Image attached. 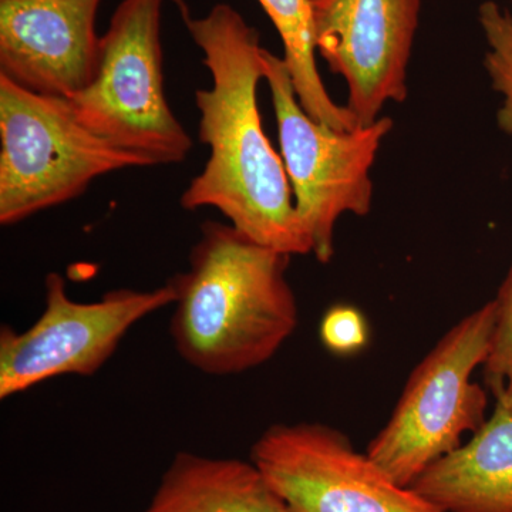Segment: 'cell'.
Segmentation results:
<instances>
[{"mask_svg": "<svg viewBox=\"0 0 512 512\" xmlns=\"http://www.w3.org/2000/svg\"><path fill=\"white\" fill-rule=\"evenodd\" d=\"M251 461L293 512H443L318 421L274 424Z\"/></svg>", "mask_w": 512, "mask_h": 512, "instance_id": "8", "label": "cell"}, {"mask_svg": "<svg viewBox=\"0 0 512 512\" xmlns=\"http://www.w3.org/2000/svg\"><path fill=\"white\" fill-rule=\"evenodd\" d=\"M495 326L485 360L484 382L495 400L512 404V264L493 299Z\"/></svg>", "mask_w": 512, "mask_h": 512, "instance_id": "15", "label": "cell"}, {"mask_svg": "<svg viewBox=\"0 0 512 512\" xmlns=\"http://www.w3.org/2000/svg\"><path fill=\"white\" fill-rule=\"evenodd\" d=\"M143 512H293L259 468L238 458L175 454Z\"/></svg>", "mask_w": 512, "mask_h": 512, "instance_id": "12", "label": "cell"}, {"mask_svg": "<svg viewBox=\"0 0 512 512\" xmlns=\"http://www.w3.org/2000/svg\"><path fill=\"white\" fill-rule=\"evenodd\" d=\"M164 2L123 0L100 37L92 82L67 99L84 127L148 167L183 163L194 146L165 96Z\"/></svg>", "mask_w": 512, "mask_h": 512, "instance_id": "4", "label": "cell"}, {"mask_svg": "<svg viewBox=\"0 0 512 512\" xmlns=\"http://www.w3.org/2000/svg\"><path fill=\"white\" fill-rule=\"evenodd\" d=\"M289 261L232 225L202 224L187 271L170 279L177 292L170 333L181 359L210 376L269 362L298 326Z\"/></svg>", "mask_w": 512, "mask_h": 512, "instance_id": "2", "label": "cell"}, {"mask_svg": "<svg viewBox=\"0 0 512 512\" xmlns=\"http://www.w3.org/2000/svg\"><path fill=\"white\" fill-rule=\"evenodd\" d=\"M274 23L284 45V60L291 73L299 103L323 126L338 131L359 126L346 106L330 97L316 64L311 0H258Z\"/></svg>", "mask_w": 512, "mask_h": 512, "instance_id": "13", "label": "cell"}, {"mask_svg": "<svg viewBox=\"0 0 512 512\" xmlns=\"http://www.w3.org/2000/svg\"><path fill=\"white\" fill-rule=\"evenodd\" d=\"M478 22L488 46L484 69L494 92L501 96L497 124L512 137V13L487 0L478 9Z\"/></svg>", "mask_w": 512, "mask_h": 512, "instance_id": "14", "label": "cell"}, {"mask_svg": "<svg viewBox=\"0 0 512 512\" xmlns=\"http://www.w3.org/2000/svg\"><path fill=\"white\" fill-rule=\"evenodd\" d=\"M495 326L493 299L458 320L414 367L367 456L397 483L412 487L426 468L487 421V392L471 380L484 366Z\"/></svg>", "mask_w": 512, "mask_h": 512, "instance_id": "3", "label": "cell"}, {"mask_svg": "<svg viewBox=\"0 0 512 512\" xmlns=\"http://www.w3.org/2000/svg\"><path fill=\"white\" fill-rule=\"evenodd\" d=\"M412 488L443 512H512V404L495 400L484 426Z\"/></svg>", "mask_w": 512, "mask_h": 512, "instance_id": "11", "label": "cell"}, {"mask_svg": "<svg viewBox=\"0 0 512 512\" xmlns=\"http://www.w3.org/2000/svg\"><path fill=\"white\" fill-rule=\"evenodd\" d=\"M0 224H19L87 191L101 175L148 167L83 126L66 97L0 76Z\"/></svg>", "mask_w": 512, "mask_h": 512, "instance_id": "5", "label": "cell"}, {"mask_svg": "<svg viewBox=\"0 0 512 512\" xmlns=\"http://www.w3.org/2000/svg\"><path fill=\"white\" fill-rule=\"evenodd\" d=\"M311 12L316 52L345 80L359 126L407 99L420 0H311Z\"/></svg>", "mask_w": 512, "mask_h": 512, "instance_id": "9", "label": "cell"}, {"mask_svg": "<svg viewBox=\"0 0 512 512\" xmlns=\"http://www.w3.org/2000/svg\"><path fill=\"white\" fill-rule=\"evenodd\" d=\"M101 0H0V76L70 99L99 64Z\"/></svg>", "mask_w": 512, "mask_h": 512, "instance_id": "10", "label": "cell"}, {"mask_svg": "<svg viewBox=\"0 0 512 512\" xmlns=\"http://www.w3.org/2000/svg\"><path fill=\"white\" fill-rule=\"evenodd\" d=\"M264 69L296 212L312 254L320 264H329L340 217L348 212L366 217L372 210L370 173L393 121L380 117L348 131L323 126L299 103L284 57L264 49Z\"/></svg>", "mask_w": 512, "mask_h": 512, "instance_id": "6", "label": "cell"}, {"mask_svg": "<svg viewBox=\"0 0 512 512\" xmlns=\"http://www.w3.org/2000/svg\"><path fill=\"white\" fill-rule=\"evenodd\" d=\"M320 340L329 352L338 356L356 355L369 343V325L359 309L336 305L323 315Z\"/></svg>", "mask_w": 512, "mask_h": 512, "instance_id": "16", "label": "cell"}, {"mask_svg": "<svg viewBox=\"0 0 512 512\" xmlns=\"http://www.w3.org/2000/svg\"><path fill=\"white\" fill-rule=\"evenodd\" d=\"M177 2H178V6H180L181 12H183L184 18H187L188 12H187V8H185L183 0H177Z\"/></svg>", "mask_w": 512, "mask_h": 512, "instance_id": "17", "label": "cell"}, {"mask_svg": "<svg viewBox=\"0 0 512 512\" xmlns=\"http://www.w3.org/2000/svg\"><path fill=\"white\" fill-rule=\"evenodd\" d=\"M184 20L212 83L195 92L198 136L210 157L181 195V207L215 208L258 244L291 256L312 254L284 160L262 126L258 86L265 69L259 33L227 3Z\"/></svg>", "mask_w": 512, "mask_h": 512, "instance_id": "1", "label": "cell"}, {"mask_svg": "<svg viewBox=\"0 0 512 512\" xmlns=\"http://www.w3.org/2000/svg\"><path fill=\"white\" fill-rule=\"evenodd\" d=\"M45 285V311L29 329H0L2 400L53 377L96 375L128 330L177 299L170 281L153 291L116 289L87 303L70 299L66 282L56 272L46 276Z\"/></svg>", "mask_w": 512, "mask_h": 512, "instance_id": "7", "label": "cell"}]
</instances>
